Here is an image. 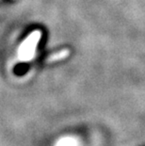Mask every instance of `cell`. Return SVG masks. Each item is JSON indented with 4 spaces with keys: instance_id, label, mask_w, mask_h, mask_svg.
Returning a JSON list of instances; mask_svg holds the SVG:
<instances>
[{
    "instance_id": "cell-1",
    "label": "cell",
    "mask_w": 145,
    "mask_h": 146,
    "mask_svg": "<svg viewBox=\"0 0 145 146\" xmlns=\"http://www.w3.org/2000/svg\"><path fill=\"white\" fill-rule=\"evenodd\" d=\"M41 39V32L36 30L30 33L18 49V58L21 61L31 60L36 52L38 42Z\"/></svg>"
}]
</instances>
